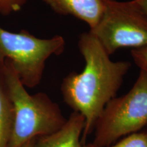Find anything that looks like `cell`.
Masks as SVG:
<instances>
[{"label": "cell", "mask_w": 147, "mask_h": 147, "mask_svg": "<svg viewBox=\"0 0 147 147\" xmlns=\"http://www.w3.org/2000/svg\"><path fill=\"white\" fill-rule=\"evenodd\" d=\"M78 47L85 66L81 73L68 74L62 80L61 92L64 102L85 120L81 138L84 143L106 104L115 98L129 70V61H113L91 32L80 35Z\"/></svg>", "instance_id": "cell-1"}, {"label": "cell", "mask_w": 147, "mask_h": 147, "mask_svg": "<svg viewBox=\"0 0 147 147\" xmlns=\"http://www.w3.org/2000/svg\"><path fill=\"white\" fill-rule=\"evenodd\" d=\"M3 71L14 107V123L8 147H23L30 140L57 131L65 123L59 106L44 92L31 95L8 59Z\"/></svg>", "instance_id": "cell-2"}, {"label": "cell", "mask_w": 147, "mask_h": 147, "mask_svg": "<svg viewBox=\"0 0 147 147\" xmlns=\"http://www.w3.org/2000/svg\"><path fill=\"white\" fill-rule=\"evenodd\" d=\"M65 47L61 36L42 39L25 29L14 33L0 27V60L10 61L25 87L39 85L48 59L61 55Z\"/></svg>", "instance_id": "cell-3"}, {"label": "cell", "mask_w": 147, "mask_h": 147, "mask_svg": "<svg viewBox=\"0 0 147 147\" xmlns=\"http://www.w3.org/2000/svg\"><path fill=\"white\" fill-rule=\"evenodd\" d=\"M147 125V75L140 70L126 94L106 104L95 127V147H107Z\"/></svg>", "instance_id": "cell-4"}, {"label": "cell", "mask_w": 147, "mask_h": 147, "mask_svg": "<svg viewBox=\"0 0 147 147\" xmlns=\"http://www.w3.org/2000/svg\"><path fill=\"white\" fill-rule=\"evenodd\" d=\"M89 32L109 55L120 49L147 47V15L131 1L105 0V10Z\"/></svg>", "instance_id": "cell-5"}, {"label": "cell", "mask_w": 147, "mask_h": 147, "mask_svg": "<svg viewBox=\"0 0 147 147\" xmlns=\"http://www.w3.org/2000/svg\"><path fill=\"white\" fill-rule=\"evenodd\" d=\"M55 13L72 16L87 24L89 30L97 25L105 10V0H42Z\"/></svg>", "instance_id": "cell-6"}, {"label": "cell", "mask_w": 147, "mask_h": 147, "mask_svg": "<svg viewBox=\"0 0 147 147\" xmlns=\"http://www.w3.org/2000/svg\"><path fill=\"white\" fill-rule=\"evenodd\" d=\"M84 124L83 116L73 111L59 130L37 138L35 147H95L92 142L85 144L82 142Z\"/></svg>", "instance_id": "cell-7"}, {"label": "cell", "mask_w": 147, "mask_h": 147, "mask_svg": "<svg viewBox=\"0 0 147 147\" xmlns=\"http://www.w3.org/2000/svg\"><path fill=\"white\" fill-rule=\"evenodd\" d=\"M3 61L0 60V147H8L14 123V107L5 82Z\"/></svg>", "instance_id": "cell-8"}, {"label": "cell", "mask_w": 147, "mask_h": 147, "mask_svg": "<svg viewBox=\"0 0 147 147\" xmlns=\"http://www.w3.org/2000/svg\"><path fill=\"white\" fill-rule=\"evenodd\" d=\"M107 147H147V129L127 136L116 144Z\"/></svg>", "instance_id": "cell-9"}, {"label": "cell", "mask_w": 147, "mask_h": 147, "mask_svg": "<svg viewBox=\"0 0 147 147\" xmlns=\"http://www.w3.org/2000/svg\"><path fill=\"white\" fill-rule=\"evenodd\" d=\"M29 0H0V15L9 16L20 11Z\"/></svg>", "instance_id": "cell-10"}, {"label": "cell", "mask_w": 147, "mask_h": 147, "mask_svg": "<svg viewBox=\"0 0 147 147\" xmlns=\"http://www.w3.org/2000/svg\"><path fill=\"white\" fill-rule=\"evenodd\" d=\"M131 54L135 63L147 75V47L133 49Z\"/></svg>", "instance_id": "cell-11"}, {"label": "cell", "mask_w": 147, "mask_h": 147, "mask_svg": "<svg viewBox=\"0 0 147 147\" xmlns=\"http://www.w3.org/2000/svg\"><path fill=\"white\" fill-rule=\"evenodd\" d=\"M131 2L147 15V0H131Z\"/></svg>", "instance_id": "cell-12"}, {"label": "cell", "mask_w": 147, "mask_h": 147, "mask_svg": "<svg viewBox=\"0 0 147 147\" xmlns=\"http://www.w3.org/2000/svg\"><path fill=\"white\" fill-rule=\"evenodd\" d=\"M36 139H37V138L30 140H29V142H27L23 147H35V144H36Z\"/></svg>", "instance_id": "cell-13"}]
</instances>
